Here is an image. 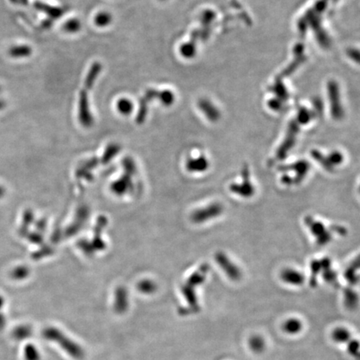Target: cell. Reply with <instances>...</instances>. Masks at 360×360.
Here are the masks:
<instances>
[{"instance_id":"obj_1","label":"cell","mask_w":360,"mask_h":360,"mask_svg":"<svg viewBox=\"0 0 360 360\" xmlns=\"http://www.w3.org/2000/svg\"><path fill=\"white\" fill-rule=\"evenodd\" d=\"M101 70H102L101 63L95 62L92 64L88 75L86 76L84 88L80 93L79 116H80V121L84 126H90L91 124H93V117L91 114L89 105H88V91L90 90L92 87L94 86V83L96 81V79Z\"/></svg>"},{"instance_id":"obj_2","label":"cell","mask_w":360,"mask_h":360,"mask_svg":"<svg viewBox=\"0 0 360 360\" xmlns=\"http://www.w3.org/2000/svg\"><path fill=\"white\" fill-rule=\"evenodd\" d=\"M43 335L44 338L50 341H54L59 344L61 348L66 351L71 357L80 360L84 355L82 348L78 345L75 342L68 338L64 333L56 328H47L44 330Z\"/></svg>"},{"instance_id":"obj_3","label":"cell","mask_w":360,"mask_h":360,"mask_svg":"<svg viewBox=\"0 0 360 360\" xmlns=\"http://www.w3.org/2000/svg\"><path fill=\"white\" fill-rule=\"evenodd\" d=\"M198 107L205 113V115L209 119H215L217 118V110H215V107H213V105H212L211 103L209 102V100L201 99L198 102Z\"/></svg>"},{"instance_id":"obj_4","label":"cell","mask_w":360,"mask_h":360,"mask_svg":"<svg viewBox=\"0 0 360 360\" xmlns=\"http://www.w3.org/2000/svg\"><path fill=\"white\" fill-rule=\"evenodd\" d=\"M115 310L118 313H123L128 308V299L126 293L123 289H119L116 295Z\"/></svg>"},{"instance_id":"obj_5","label":"cell","mask_w":360,"mask_h":360,"mask_svg":"<svg viewBox=\"0 0 360 360\" xmlns=\"http://www.w3.org/2000/svg\"><path fill=\"white\" fill-rule=\"evenodd\" d=\"M116 106H117L118 112L123 115H129L130 113H132L133 110H134L132 101H130V99H127V98L118 99Z\"/></svg>"},{"instance_id":"obj_6","label":"cell","mask_w":360,"mask_h":360,"mask_svg":"<svg viewBox=\"0 0 360 360\" xmlns=\"http://www.w3.org/2000/svg\"><path fill=\"white\" fill-rule=\"evenodd\" d=\"M283 330L288 333H298L302 330V324L296 319H288L283 325Z\"/></svg>"},{"instance_id":"obj_7","label":"cell","mask_w":360,"mask_h":360,"mask_svg":"<svg viewBox=\"0 0 360 360\" xmlns=\"http://www.w3.org/2000/svg\"><path fill=\"white\" fill-rule=\"evenodd\" d=\"M350 337H351V333L349 330L344 328H338L333 332V340L340 344H344L349 341Z\"/></svg>"},{"instance_id":"obj_8","label":"cell","mask_w":360,"mask_h":360,"mask_svg":"<svg viewBox=\"0 0 360 360\" xmlns=\"http://www.w3.org/2000/svg\"><path fill=\"white\" fill-rule=\"evenodd\" d=\"M112 22V15L108 12L102 11L97 14L94 18V23L99 27H106Z\"/></svg>"},{"instance_id":"obj_9","label":"cell","mask_w":360,"mask_h":360,"mask_svg":"<svg viewBox=\"0 0 360 360\" xmlns=\"http://www.w3.org/2000/svg\"><path fill=\"white\" fill-rule=\"evenodd\" d=\"M179 51H180L182 56L184 58H193L196 54L195 44H194V41L184 43V44H182Z\"/></svg>"},{"instance_id":"obj_10","label":"cell","mask_w":360,"mask_h":360,"mask_svg":"<svg viewBox=\"0 0 360 360\" xmlns=\"http://www.w3.org/2000/svg\"><path fill=\"white\" fill-rule=\"evenodd\" d=\"M158 96L163 105H166V106H170L173 105L175 100V95L172 91L168 90V89L160 91L158 94Z\"/></svg>"},{"instance_id":"obj_11","label":"cell","mask_w":360,"mask_h":360,"mask_svg":"<svg viewBox=\"0 0 360 360\" xmlns=\"http://www.w3.org/2000/svg\"><path fill=\"white\" fill-rule=\"evenodd\" d=\"M24 351H25V360H40L39 351L33 344H27Z\"/></svg>"},{"instance_id":"obj_12","label":"cell","mask_w":360,"mask_h":360,"mask_svg":"<svg viewBox=\"0 0 360 360\" xmlns=\"http://www.w3.org/2000/svg\"><path fill=\"white\" fill-rule=\"evenodd\" d=\"M32 333V330L30 327L28 326H20L14 330L13 335L16 339H24V338L29 337Z\"/></svg>"},{"instance_id":"obj_13","label":"cell","mask_w":360,"mask_h":360,"mask_svg":"<svg viewBox=\"0 0 360 360\" xmlns=\"http://www.w3.org/2000/svg\"><path fill=\"white\" fill-rule=\"evenodd\" d=\"M251 349H253V351L255 352H260L263 349H264V341L261 337L259 336H254L253 338H251L250 342Z\"/></svg>"},{"instance_id":"obj_14","label":"cell","mask_w":360,"mask_h":360,"mask_svg":"<svg viewBox=\"0 0 360 360\" xmlns=\"http://www.w3.org/2000/svg\"><path fill=\"white\" fill-rule=\"evenodd\" d=\"M81 23L79 20H70L64 25V29L69 33H75L80 30Z\"/></svg>"},{"instance_id":"obj_15","label":"cell","mask_w":360,"mask_h":360,"mask_svg":"<svg viewBox=\"0 0 360 360\" xmlns=\"http://www.w3.org/2000/svg\"><path fill=\"white\" fill-rule=\"evenodd\" d=\"M20 53H21L20 55H22V54H24V55H26L29 53V50L28 49V48H17V49H14V50H12V54L13 55H20Z\"/></svg>"},{"instance_id":"obj_16","label":"cell","mask_w":360,"mask_h":360,"mask_svg":"<svg viewBox=\"0 0 360 360\" xmlns=\"http://www.w3.org/2000/svg\"><path fill=\"white\" fill-rule=\"evenodd\" d=\"M4 323H5L4 319H3V317L0 316V329L3 328V325H4Z\"/></svg>"},{"instance_id":"obj_17","label":"cell","mask_w":360,"mask_h":360,"mask_svg":"<svg viewBox=\"0 0 360 360\" xmlns=\"http://www.w3.org/2000/svg\"><path fill=\"white\" fill-rule=\"evenodd\" d=\"M1 305H2V301L0 300V306H1Z\"/></svg>"}]
</instances>
